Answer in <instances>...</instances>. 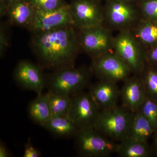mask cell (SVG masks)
<instances>
[{
  "mask_svg": "<svg viewBox=\"0 0 157 157\" xmlns=\"http://www.w3.org/2000/svg\"><path fill=\"white\" fill-rule=\"evenodd\" d=\"M28 112L34 121L44 127L52 117L49 103L48 93L38 95L28 107Z\"/></svg>",
  "mask_w": 157,
  "mask_h": 157,
  "instance_id": "cell-17",
  "label": "cell"
},
{
  "mask_svg": "<svg viewBox=\"0 0 157 157\" xmlns=\"http://www.w3.org/2000/svg\"><path fill=\"white\" fill-rule=\"evenodd\" d=\"M49 103L52 117L68 116L72 97L48 92Z\"/></svg>",
  "mask_w": 157,
  "mask_h": 157,
  "instance_id": "cell-21",
  "label": "cell"
},
{
  "mask_svg": "<svg viewBox=\"0 0 157 157\" xmlns=\"http://www.w3.org/2000/svg\"><path fill=\"white\" fill-rule=\"evenodd\" d=\"M125 1H126L127 2H130L138 4V3L140 2V1H142V0H125Z\"/></svg>",
  "mask_w": 157,
  "mask_h": 157,
  "instance_id": "cell-33",
  "label": "cell"
},
{
  "mask_svg": "<svg viewBox=\"0 0 157 157\" xmlns=\"http://www.w3.org/2000/svg\"><path fill=\"white\" fill-rule=\"evenodd\" d=\"M41 152L31 143L30 139L25 145L23 157H40Z\"/></svg>",
  "mask_w": 157,
  "mask_h": 157,
  "instance_id": "cell-27",
  "label": "cell"
},
{
  "mask_svg": "<svg viewBox=\"0 0 157 157\" xmlns=\"http://www.w3.org/2000/svg\"><path fill=\"white\" fill-rule=\"evenodd\" d=\"M92 74L90 69L84 67H64L51 75L46 85L49 92L72 97L82 92L89 85Z\"/></svg>",
  "mask_w": 157,
  "mask_h": 157,
  "instance_id": "cell-2",
  "label": "cell"
},
{
  "mask_svg": "<svg viewBox=\"0 0 157 157\" xmlns=\"http://www.w3.org/2000/svg\"><path fill=\"white\" fill-rule=\"evenodd\" d=\"M117 83L100 80L90 86L88 93L100 110L117 105L120 89Z\"/></svg>",
  "mask_w": 157,
  "mask_h": 157,
  "instance_id": "cell-14",
  "label": "cell"
},
{
  "mask_svg": "<svg viewBox=\"0 0 157 157\" xmlns=\"http://www.w3.org/2000/svg\"><path fill=\"white\" fill-rule=\"evenodd\" d=\"M8 6L3 0H0V16L3 17L7 15Z\"/></svg>",
  "mask_w": 157,
  "mask_h": 157,
  "instance_id": "cell-30",
  "label": "cell"
},
{
  "mask_svg": "<svg viewBox=\"0 0 157 157\" xmlns=\"http://www.w3.org/2000/svg\"><path fill=\"white\" fill-rule=\"evenodd\" d=\"M13 76L20 86L38 95L42 94L46 85V80L41 69L29 61L19 62L14 69Z\"/></svg>",
  "mask_w": 157,
  "mask_h": 157,
  "instance_id": "cell-12",
  "label": "cell"
},
{
  "mask_svg": "<svg viewBox=\"0 0 157 157\" xmlns=\"http://www.w3.org/2000/svg\"><path fill=\"white\" fill-rule=\"evenodd\" d=\"M90 69L100 80L116 83L124 81L132 74L126 64L113 51L93 58Z\"/></svg>",
  "mask_w": 157,
  "mask_h": 157,
  "instance_id": "cell-7",
  "label": "cell"
},
{
  "mask_svg": "<svg viewBox=\"0 0 157 157\" xmlns=\"http://www.w3.org/2000/svg\"><path fill=\"white\" fill-rule=\"evenodd\" d=\"M57 137H75L79 129L68 116L52 117L44 127Z\"/></svg>",
  "mask_w": 157,
  "mask_h": 157,
  "instance_id": "cell-19",
  "label": "cell"
},
{
  "mask_svg": "<svg viewBox=\"0 0 157 157\" xmlns=\"http://www.w3.org/2000/svg\"><path fill=\"white\" fill-rule=\"evenodd\" d=\"M10 154L9 150L6 147L4 144H0V157H9Z\"/></svg>",
  "mask_w": 157,
  "mask_h": 157,
  "instance_id": "cell-31",
  "label": "cell"
},
{
  "mask_svg": "<svg viewBox=\"0 0 157 157\" xmlns=\"http://www.w3.org/2000/svg\"><path fill=\"white\" fill-rule=\"evenodd\" d=\"M75 148L83 157H108L116 153L118 142L110 140L94 128L80 129L75 136Z\"/></svg>",
  "mask_w": 157,
  "mask_h": 157,
  "instance_id": "cell-6",
  "label": "cell"
},
{
  "mask_svg": "<svg viewBox=\"0 0 157 157\" xmlns=\"http://www.w3.org/2000/svg\"><path fill=\"white\" fill-rule=\"evenodd\" d=\"M120 89L121 105L133 113L139 109L146 97V92L139 75H131L123 82Z\"/></svg>",
  "mask_w": 157,
  "mask_h": 157,
  "instance_id": "cell-13",
  "label": "cell"
},
{
  "mask_svg": "<svg viewBox=\"0 0 157 157\" xmlns=\"http://www.w3.org/2000/svg\"><path fill=\"white\" fill-rule=\"evenodd\" d=\"M157 131H156V132H157Z\"/></svg>",
  "mask_w": 157,
  "mask_h": 157,
  "instance_id": "cell-35",
  "label": "cell"
},
{
  "mask_svg": "<svg viewBox=\"0 0 157 157\" xmlns=\"http://www.w3.org/2000/svg\"><path fill=\"white\" fill-rule=\"evenodd\" d=\"M9 44V36L6 33V28L3 25H2L0 29V55L1 57L6 53Z\"/></svg>",
  "mask_w": 157,
  "mask_h": 157,
  "instance_id": "cell-26",
  "label": "cell"
},
{
  "mask_svg": "<svg viewBox=\"0 0 157 157\" xmlns=\"http://www.w3.org/2000/svg\"><path fill=\"white\" fill-rule=\"evenodd\" d=\"M116 154L120 157H149L152 155L148 142L129 137L118 142Z\"/></svg>",
  "mask_w": 157,
  "mask_h": 157,
  "instance_id": "cell-18",
  "label": "cell"
},
{
  "mask_svg": "<svg viewBox=\"0 0 157 157\" xmlns=\"http://www.w3.org/2000/svg\"><path fill=\"white\" fill-rule=\"evenodd\" d=\"M74 25L34 33L31 44L43 64L57 69L72 66L80 48Z\"/></svg>",
  "mask_w": 157,
  "mask_h": 157,
  "instance_id": "cell-1",
  "label": "cell"
},
{
  "mask_svg": "<svg viewBox=\"0 0 157 157\" xmlns=\"http://www.w3.org/2000/svg\"><path fill=\"white\" fill-rule=\"evenodd\" d=\"M130 30L146 52L157 45V21L142 17Z\"/></svg>",
  "mask_w": 157,
  "mask_h": 157,
  "instance_id": "cell-16",
  "label": "cell"
},
{
  "mask_svg": "<svg viewBox=\"0 0 157 157\" xmlns=\"http://www.w3.org/2000/svg\"><path fill=\"white\" fill-rule=\"evenodd\" d=\"M69 5L78 30L104 25V6L100 0H72Z\"/></svg>",
  "mask_w": 157,
  "mask_h": 157,
  "instance_id": "cell-9",
  "label": "cell"
},
{
  "mask_svg": "<svg viewBox=\"0 0 157 157\" xmlns=\"http://www.w3.org/2000/svg\"><path fill=\"white\" fill-rule=\"evenodd\" d=\"M140 76L147 96L157 101V66L146 63Z\"/></svg>",
  "mask_w": 157,
  "mask_h": 157,
  "instance_id": "cell-22",
  "label": "cell"
},
{
  "mask_svg": "<svg viewBox=\"0 0 157 157\" xmlns=\"http://www.w3.org/2000/svg\"><path fill=\"white\" fill-rule=\"evenodd\" d=\"M151 124L155 132L157 131V101L146 96L138 109Z\"/></svg>",
  "mask_w": 157,
  "mask_h": 157,
  "instance_id": "cell-23",
  "label": "cell"
},
{
  "mask_svg": "<svg viewBox=\"0 0 157 157\" xmlns=\"http://www.w3.org/2000/svg\"><path fill=\"white\" fill-rule=\"evenodd\" d=\"M101 110L88 92L72 96L68 117L78 128H94Z\"/></svg>",
  "mask_w": 157,
  "mask_h": 157,
  "instance_id": "cell-10",
  "label": "cell"
},
{
  "mask_svg": "<svg viewBox=\"0 0 157 157\" xmlns=\"http://www.w3.org/2000/svg\"><path fill=\"white\" fill-rule=\"evenodd\" d=\"M35 13V9L29 0H17L8 6L7 15L12 24L29 29Z\"/></svg>",
  "mask_w": 157,
  "mask_h": 157,
  "instance_id": "cell-15",
  "label": "cell"
},
{
  "mask_svg": "<svg viewBox=\"0 0 157 157\" xmlns=\"http://www.w3.org/2000/svg\"><path fill=\"white\" fill-rule=\"evenodd\" d=\"M113 51L126 64L132 74L140 76L146 64V51L130 30L119 31L113 38Z\"/></svg>",
  "mask_w": 157,
  "mask_h": 157,
  "instance_id": "cell-4",
  "label": "cell"
},
{
  "mask_svg": "<svg viewBox=\"0 0 157 157\" xmlns=\"http://www.w3.org/2000/svg\"><path fill=\"white\" fill-rule=\"evenodd\" d=\"M155 132L151 124L139 110L134 113L128 137L148 142Z\"/></svg>",
  "mask_w": 157,
  "mask_h": 157,
  "instance_id": "cell-20",
  "label": "cell"
},
{
  "mask_svg": "<svg viewBox=\"0 0 157 157\" xmlns=\"http://www.w3.org/2000/svg\"><path fill=\"white\" fill-rule=\"evenodd\" d=\"M147 64L157 66V45L146 52Z\"/></svg>",
  "mask_w": 157,
  "mask_h": 157,
  "instance_id": "cell-28",
  "label": "cell"
},
{
  "mask_svg": "<svg viewBox=\"0 0 157 157\" xmlns=\"http://www.w3.org/2000/svg\"><path fill=\"white\" fill-rule=\"evenodd\" d=\"M5 3L8 5V6L9 5H10L11 3L14 2L15 1H17V0H3Z\"/></svg>",
  "mask_w": 157,
  "mask_h": 157,
  "instance_id": "cell-32",
  "label": "cell"
},
{
  "mask_svg": "<svg viewBox=\"0 0 157 157\" xmlns=\"http://www.w3.org/2000/svg\"><path fill=\"white\" fill-rule=\"evenodd\" d=\"M105 2L104 25L111 30H131L142 18L137 4L125 0Z\"/></svg>",
  "mask_w": 157,
  "mask_h": 157,
  "instance_id": "cell-5",
  "label": "cell"
},
{
  "mask_svg": "<svg viewBox=\"0 0 157 157\" xmlns=\"http://www.w3.org/2000/svg\"><path fill=\"white\" fill-rule=\"evenodd\" d=\"M100 1H101V2H102V1H107V0H100Z\"/></svg>",
  "mask_w": 157,
  "mask_h": 157,
  "instance_id": "cell-34",
  "label": "cell"
},
{
  "mask_svg": "<svg viewBox=\"0 0 157 157\" xmlns=\"http://www.w3.org/2000/svg\"><path fill=\"white\" fill-rule=\"evenodd\" d=\"M68 25L74 26V22L70 5L67 3L59 9L51 11L35 9L33 21L29 29L34 33H37Z\"/></svg>",
  "mask_w": 157,
  "mask_h": 157,
  "instance_id": "cell-11",
  "label": "cell"
},
{
  "mask_svg": "<svg viewBox=\"0 0 157 157\" xmlns=\"http://www.w3.org/2000/svg\"><path fill=\"white\" fill-rule=\"evenodd\" d=\"M137 4L142 18L157 21V0H142Z\"/></svg>",
  "mask_w": 157,
  "mask_h": 157,
  "instance_id": "cell-24",
  "label": "cell"
},
{
  "mask_svg": "<svg viewBox=\"0 0 157 157\" xmlns=\"http://www.w3.org/2000/svg\"><path fill=\"white\" fill-rule=\"evenodd\" d=\"M152 139V141L151 146L152 154L157 157V131L154 133Z\"/></svg>",
  "mask_w": 157,
  "mask_h": 157,
  "instance_id": "cell-29",
  "label": "cell"
},
{
  "mask_svg": "<svg viewBox=\"0 0 157 157\" xmlns=\"http://www.w3.org/2000/svg\"><path fill=\"white\" fill-rule=\"evenodd\" d=\"M80 48L92 58L113 51L112 30L101 25L79 30Z\"/></svg>",
  "mask_w": 157,
  "mask_h": 157,
  "instance_id": "cell-8",
  "label": "cell"
},
{
  "mask_svg": "<svg viewBox=\"0 0 157 157\" xmlns=\"http://www.w3.org/2000/svg\"><path fill=\"white\" fill-rule=\"evenodd\" d=\"M134 113L118 104L101 110L94 128L117 142L128 137Z\"/></svg>",
  "mask_w": 157,
  "mask_h": 157,
  "instance_id": "cell-3",
  "label": "cell"
},
{
  "mask_svg": "<svg viewBox=\"0 0 157 157\" xmlns=\"http://www.w3.org/2000/svg\"><path fill=\"white\" fill-rule=\"evenodd\" d=\"M34 8L43 11H51L67 4L64 0H29Z\"/></svg>",
  "mask_w": 157,
  "mask_h": 157,
  "instance_id": "cell-25",
  "label": "cell"
}]
</instances>
